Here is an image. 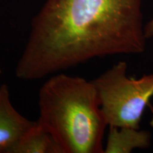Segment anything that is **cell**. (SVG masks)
<instances>
[{
    "label": "cell",
    "mask_w": 153,
    "mask_h": 153,
    "mask_svg": "<svg viewBox=\"0 0 153 153\" xmlns=\"http://www.w3.org/2000/svg\"><path fill=\"white\" fill-rule=\"evenodd\" d=\"M142 0H46L15 73L35 80L94 58L145 51Z\"/></svg>",
    "instance_id": "1"
},
{
    "label": "cell",
    "mask_w": 153,
    "mask_h": 153,
    "mask_svg": "<svg viewBox=\"0 0 153 153\" xmlns=\"http://www.w3.org/2000/svg\"><path fill=\"white\" fill-rule=\"evenodd\" d=\"M38 120L51 131L65 153L104 152L107 124L92 82L61 73L47 80L38 94Z\"/></svg>",
    "instance_id": "2"
},
{
    "label": "cell",
    "mask_w": 153,
    "mask_h": 153,
    "mask_svg": "<svg viewBox=\"0 0 153 153\" xmlns=\"http://www.w3.org/2000/svg\"><path fill=\"white\" fill-rule=\"evenodd\" d=\"M127 68V63L118 62L91 82L107 126L139 129L145 107L153 96V74L129 78Z\"/></svg>",
    "instance_id": "3"
},
{
    "label": "cell",
    "mask_w": 153,
    "mask_h": 153,
    "mask_svg": "<svg viewBox=\"0 0 153 153\" xmlns=\"http://www.w3.org/2000/svg\"><path fill=\"white\" fill-rule=\"evenodd\" d=\"M33 122L21 115L12 106L9 88L0 87V153H13Z\"/></svg>",
    "instance_id": "4"
},
{
    "label": "cell",
    "mask_w": 153,
    "mask_h": 153,
    "mask_svg": "<svg viewBox=\"0 0 153 153\" xmlns=\"http://www.w3.org/2000/svg\"><path fill=\"white\" fill-rule=\"evenodd\" d=\"M13 153H65L54 135L38 120L25 134Z\"/></svg>",
    "instance_id": "5"
},
{
    "label": "cell",
    "mask_w": 153,
    "mask_h": 153,
    "mask_svg": "<svg viewBox=\"0 0 153 153\" xmlns=\"http://www.w3.org/2000/svg\"><path fill=\"white\" fill-rule=\"evenodd\" d=\"M106 153H129L134 148H145L149 146V132L138 131L131 128L109 127Z\"/></svg>",
    "instance_id": "6"
},
{
    "label": "cell",
    "mask_w": 153,
    "mask_h": 153,
    "mask_svg": "<svg viewBox=\"0 0 153 153\" xmlns=\"http://www.w3.org/2000/svg\"><path fill=\"white\" fill-rule=\"evenodd\" d=\"M145 34L147 38H150L153 36V19L145 26Z\"/></svg>",
    "instance_id": "7"
},
{
    "label": "cell",
    "mask_w": 153,
    "mask_h": 153,
    "mask_svg": "<svg viewBox=\"0 0 153 153\" xmlns=\"http://www.w3.org/2000/svg\"><path fill=\"white\" fill-rule=\"evenodd\" d=\"M148 106L149 107V108H150V111H151V114H152V119H151L150 123L151 127H152V128H153V106L150 104H149Z\"/></svg>",
    "instance_id": "8"
},
{
    "label": "cell",
    "mask_w": 153,
    "mask_h": 153,
    "mask_svg": "<svg viewBox=\"0 0 153 153\" xmlns=\"http://www.w3.org/2000/svg\"><path fill=\"white\" fill-rule=\"evenodd\" d=\"M0 73H1V70H0Z\"/></svg>",
    "instance_id": "9"
}]
</instances>
